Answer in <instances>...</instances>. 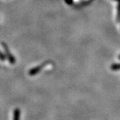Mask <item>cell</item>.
<instances>
[{"label":"cell","instance_id":"1","mask_svg":"<svg viewBox=\"0 0 120 120\" xmlns=\"http://www.w3.org/2000/svg\"><path fill=\"white\" fill-rule=\"evenodd\" d=\"M48 64H49L48 62H45V63L41 64V65H38V66H37V67H35V68L31 69L30 71H29V73H29V75H31V76L35 75H37V74L38 73H39V71L45 67V65H46Z\"/></svg>","mask_w":120,"mask_h":120},{"label":"cell","instance_id":"6","mask_svg":"<svg viewBox=\"0 0 120 120\" xmlns=\"http://www.w3.org/2000/svg\"><path fill=\"white\" fill-rule=\"evenodd\" d=\"M5 57L4 56V55L1 52H0V60L4 61V60H5Z\"/></svg>","mask_w":120,"mask_h":120},{"label":"cell","instance_id":"8","mask_svg":"<svg viewBox=\"0 0 120 120\" xmlns=\"http://www.w3.org/2000/svg\"><path fill=\"white\" fill-rule=\"evenodd\" d=\"M118 58H119V60H120V55L119 56V57H118Z\"/></svg>","mask_w":120,"mask_h":120},{"label":"cell","instance_id":"3","mask_svg":"<svg viewBox=\"0 0 120 120\" xmlns=\"http://www.w3.org/2000/svg\"><path fill=\"white\" fill-rule=\"evenodd\" d=\"M21 117V111L19 108L14 109L13 113V120H20Z\"/></svg>","mask_w":120,"mask_h":120},{"label":"cell","instance_id":"4","mask_svg":"<svg viewBox=\"0 0 120 120\" xmlns=\"http://www.w3.org/2000/svg\"><path fill=\"white\" fill-rule=\"evenodd\" d=\"M117 2L118 5H117V19L120 20V0H116Z\"/></svg>","mask_w":120,"mask_h":120},{"label":"cell","instance_id":"5","mask_svg":"<svg viewBox=\"0 0 120 120\" xmlns=\"http://www.w3.org/2000/svg\"><path fill=\"white\" fill-rule=\"evenodd\" d=\"M111 69L112 70L115 71V70H119L120 69V64H116L112 65Z\"/></svg>","mask_w":120,"mask_h":120},{"label":"cell","instance_id":"2","mask_svg":"<svg viewBox=\"0 0 120 120\" xmlns=\"http://www.w3.org/2000/svg\"><path fill=\"white\" fill-rule=\"evenodd\" d=\"M2 45H3L5 51V54H6V56H7L8 58L9 63H10L11 64H14L15 63V59L14 57L10 53V52H9V50L8 46H7L6 44H5L4 43H2Z\"/></svg>","mask_w":120,"mask_h":120},{"label":"cell","instance_id":"7","mask_svg":"<svg viewBox=\"0 0 120 120\" xmlns=\"http://www.w3.org/2000/svg\"><path fill=\"white\" fill-rule=\"evenodd\" d=\"M65 1L66 2V4L69 5H71L73 4V0H65Z\"/></svg>","mask_w":120,"mask_h":120}]
</instances>
